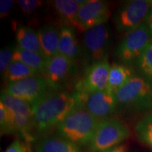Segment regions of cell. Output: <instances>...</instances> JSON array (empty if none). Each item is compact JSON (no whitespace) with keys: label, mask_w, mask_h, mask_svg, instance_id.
Returning <instances> with one entry per match:
<instances>
[{"label":"cell","mask_w":152,"mask_h":152,"mask_svg":"<svg viewBox=\"0 0 152 152\" xmlns=\"http://www.w3.org/2000/svg\"><path fill=\"white\" fill-rule=\"evenodd\" d=\"M16 47L9 45L0 51V73L1 76L4 75L7 69L13 61V55Z\"/></svg>","instance_id":"d4e9b609"},{"label":"cell","mask_w":152,"mask_h":152,"mask_svg":"<svg viewBox=\"0 0 152 152\" xmlns=\"http://www.w3.org/2000/svg\"><path fill=\"white\" fill-rule=\"evenodd\" d=\"M83 104L79 93L51 91L32 104L35 132L42 134L56 128L77 106Z\"/></svg>","instance_id":"6da1fadb"},{"label":"cell","mask_w":152,"mask_h":152,"mask_svg":"<svg viewBox=\"0 0 152 152\" xmlns=\"http://www.w3.org/2000/svg\"><path fill=\"white\" fill-rule=\"evenodd\" d=\"M0 132L1 135L16 134L14 118L8 108L0 102Z\"/></svg>","instance_id":"cb8c5ba5"},{"label":"cell","mask_w":152,"mask_h":152,"mask_svg":"<svg viewBox=\"0 0 152 152\" xmlns=\"http://www.w3.org/2000/svg\"><path fill=\"white\" fill-rule=\"evenodd\" d=\"M134 130L138 140L152 149V111L139 120Z\"/></svg>","instance_id":"7402d4cb"},{"label":"cell","mask_w":152,"mask_h":152,"mask_svg":"<svg viewBox=\"0 0 152 152\" xmlns=\"http://www.w3.org/2000/svg\"><path fill=\"white\" fill-rule=\"evenodd\" d=\"M77 72V64L58 54L47 60L42 76L52 91L61 90Z\"/></svg>","instance_id":"9c48e42d"},{"label":"cell","mask_w":152,"mask_h":152,"mask_svg":"<svg viewBox=\"0 0 152 152\" xmlns=\"http://www.w3.org/2000/svg\"><path fill=\"white\" fill-rule=\"evenodd\" d=\"M80 95L83 106L98 121L113 117L117 111L115 94L109 89L90 94Z\"/></svg>","instance_id":"7c38bea8"},{"label":"cell","mask_w":152,"mask_h":152,"mask_svg":"<svg viewBox=\"0 0 152 152\" xmlns=\"http://www.w3.org/2000/svg\"><path fill=\"white\" fill-rule=\"evenodd\" d=\"M109 3L102 0H87L80 9L77 22L80 32H87L96 26L106 24L109 18Z\"/></svg>","instance_id":"4fadbf2b"},{"label":"cell","mask_w":152,"mask_h":152,"mask_svg":"<svg viewBox=\"0 0 152 152\" xmlns=\"http://www.w3.org/2000/svg\"><path fill=\"white\" fill-rule=\"evenodd\" d=\"M99 121L82 104L63 121L56 130L58 135L79 147H87L97 126Z\"/></svg>","instance_id":"7a4b0ae2"},{"label":"cell","mask_w":152,"mask_h":152,"mask_svg":"<svg viewBox=\"0 0 152 152\" xmlns=\"http://www.w3.org/2000/svg\"><path fill=\"white\" fill-rule=\"evenodd\" d=\"M36 75H39V74L33 68L18 61H13L3 77L9 83Z\"/></svg>","instance_id":"44dd1931"},{"label":"cell","mask_w":152,"mask_h":152,"mask_svg":"<svg viewBox=\"0 0 152 152\" xmlns=\"http://www.w3.org/2000/svg\"><path fill=\"white\" fill-rule=\"evenodd\" d=\"M134 75L130 66L114 63L110 66L107 89L115 93Z\"/></svg>","instance_id":"ac0fdd59"},{"label":"cell","mask_w":152,"mask_h":152,"mask_svg":"<svg viewBox=\"0 0 152 152\" xmlns=\"http://www.w3.org/2000/svg\"><path fill=\"white\" fill-rule=\"evenodd\" d=\"M17 3L23 12L26 14H32L42 5V1L37 0H20L17 1Z\"/></svg>","instance_id":"484cf974"},{"label":"cell","mask_w":152,"mask_h":152,"mask_svg":"<svg viewBox=\"0 0 152 152\" xmlns=\"http://www.w3.org/2000/svg\"><path fill=\"white\" fill-rule=\"evenodd\" d=\"M4 152H26V149L20 140H16L6 149Z\"/></svg>","instance_id":"83f0119b"},{"label":"cell","mask_w":152,"mask_h":152,"mask_svg":"<svg viewBox=\"0 0 152 152\" xmlns=\"http://www.w3.org/2000/svg\"><path fill=\"white\" fill-rule=\"evenodd\" d=\"M14 1L12 0H1L0 1V16L4 18L12 10L14 5Z\"/></svg>","instance_id":"4316f807"},{"label":"cell","mask_w":152,"mask_h":152,"mask_svg":"<svg viewBox=\"0 0 152 152\" xmlns=\"http://www.w3.org/2000/svg\"><path fill=\"white\" fill-rule=\"evenodd\" d=\"M135 65L140 76L152 85V42L144 50Z\"/></svg>","instance_id":"603a6c76"},{"label":"cell","mask_w":152,"mask_h":152,"mask_svg":"<svg viewBox=\"0 0 152 152\" xmlns=\"http://www.w3.org/2000/svg\"><path fill=\"white\" fill-rule=\"evenodd\" d=\"M51 91L46 79L36 75L8 83L4 92L32 105Z\"/></svg>","instance_id":"30bf717a"},{"label":"cell","mask_w":152,"mask_h":152,"mask_svg":"<svg viewBox=\"0 0 152 152\" xmlns=\"http://www.w3.org/2000/svg\"><path fill=\"white\" fill-rule=\"evenodd\" d=\"M130 135L128 127L116 117L99 121L94 135L89 144L92 152H99L123 144Z\"/></svg>","instance_id":"277c9868"},{"label":"cell","mask_w":152,"mask_h":152,"mask_svg":"<svg viewBox=\"0 0 152 152\" xmlns=\"http://www.w3.org/2000/svg\"><path fill=\"white\" fill-rule=\"evenodd\" d=\"M146 25H147V28H149V30L152 37V10L151 11V14H150L149 18L147 19V22H146Z\"/></svg>","instance_id":"f546056e"},{"label":"cell","mask_w":152,"mask_h":152,"mask_svg":"<svg viewBox=\"0 0 152 152\" xmlns=\"http://www.w3.org/2000/svg\"><path fill=\"white\" fill-rule=\"evenodd\" d=\"M16 40L17 47L43 55L37 31L29 26H19L16 31Z\"/></svg>","instance_id":"d6986e66"},{"label":"cell","mask_w":152,"mask_h":152,"mask_svg":"<svg viewBox=\"0 0 152 152\" xmlns=\"http://www.w3.org/2000/svg\"><path fill=\"white\" fill-rule=\"evenodd\" d=\"M110 30L106 24L85 32L82 43V58L85 68L108 59L110 47Z\"/></svg>","instance_id":"8992f818"},{"label":"cell","mask_w":152,"mask_h":152,"mask_svg":"<svg viewBox=\"0 0 152 152\" xmlns=\"http://www.w3.org/2000/svg\"><path fill=\"white\" fill-rule=\"evenodd\" d=\"M152 10V0H130L115 11L113 22L118 33H130L146 23Z\"/></svg>","instance_id":"5b68a950"},{"label":"cell","mask_w":152,"mask_h":152,"mask_svg":"<svg viewBox=\"0 0 152 152\" xmlns=\"http://www.w3.org/2000/svg\"><path fill=\"white\" fill-rule=\"evenodd\" d=\"M119 113H140L152 108V85L140 75H135L115 92Z\"/></svg>","instance_id":"3957f363"},{"label":"cell","mask_w":152,"mask_h":152,"mask_svg":"<svg viewBox=\"0 0 152 152\" xmlns=\"http://www.w3.org/2000/svg\"><path fill=\"white\" fill-rule=\"evenodd\" d=\"M43 56L47 58L58 54L60 30L54 25L47 24L37 30Z\"/></svg>","instance_id":"9a60e30c"},{"label":"cell","mask_w":152,"mask_h":152,"mask_svg":"<svg viewBox=\"0 0 152 152\" xmlns=\"http://www.w3.org/2000/svg\"><path fill=\"white\" fill-rule=\"evenodd\" d=\"M110 66L105 59L86 68L84 76L76 83L75 92L87 95L107 89Z\"/></svg>","instance_id":"8fae6325"},{"label":"cell","mask_w":152,"mask_h":152,"mask_svg":"<svg viewBox=\"0 0 152 152\" xmlns=\"http://www.w3.org/2000/svg\"><path fill=\"white\" fill-rule=\"evenodd\" d=\"M128 144L127 143H123L116 147L111 148V149L105 150L99 152H128Z\"/></svg>","instance_id":"f1b7e54d"},{"label":"cell","mask_w":152,"mask_h":152,"mask_svg":"<svg viewBox=\"0 0 152 152\" xmlns=\"http://www.w3.org/2000/svg\"><path fill=\"white\" fill-rule=\"evenodd\" d=\"M36 152H83L81 147L58 134L47 135L37 142Z\"/></svg>","instance_id":"2e32d148"},{"label":"cell","mask_w":152,"mask_h":152,"mask_svg":"<svg viewBox=\"0 0 152 152\" xmlns=\"http://www.w3.org/2000/svg\"><path fill=\"white\" fill-rule=\"evenodd\" d=\"M47 60L43 55L39 53L23 49L17 46H16L13 55V61H18L26 64L37 71L39 75H42L43 73Z\"/></svg>","instance_id":"ffe728a7"},{"label":"cell","mask_w":152,"mask_h":152,"mask_svg":"<svg viewBox=\"0 0 152 152\" xmlns=\"http://www.w3.org/2000/svg\"><path fill=\"white\" fill-rule=\"evenodd\" d=\"M52 4L65 26L79 31L77 17L82 5L78 0H56L52 1Z\"/></svg>","instance_id":"e0dca14e"},{"label":"cell","mask_w":152,"mask_h":152,"mask_svg":"<svg viewBox=\"0 0 152 152\" xmlns=\"http://www.w3.org/2000/svg\"><path fill=\"white\" fill-rule=\"evenodd\" d=\"M58 54L67 57L76 64L82 56L81 47L73 28L64 26L60 29Z\"/></svg>","instance_id":"5bb4252c"},{"label":"cell","mask_w":152,"mask_h":152,"mask_svg":"<svg viewBox=\"0 0 152 152\" xmlns=\"http://www.w3.org/2000/svg\"><path fill=\"white\" fill-rule=\"evenodd\" d=\"M151 42V33L144 23L125 35L118 45L115 54L122 64L128 66L135 65Z\"/></svg>","instance_id":"ba28073f"},{"label":"cell","mask_w":152,"mask_h":152,"mask_svg":"<svg viewBox=\"0 0 152 152\" xmlns=\"http://www.w3.org/2000/svg\"><path fill=\"white\" fill-rule=\"evenodd\" d=\"M0 102L9 109L14 118L16 134L26 142L35 140V124L31 104L5 92H1Z\"/></svg>","instance_id":"52a82bcc"}]
</instances>
